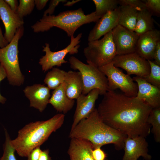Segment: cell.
<instances>
[{"mask_svg": "<svg viewBox=\"0 0 160 160\" xmlns=\"http://www.w3.org/2000/svg\"><path fill=\"white\" fill-rule=\"evenodd\" d=\"M152 16L146 9L138 11L134 32L140 36L154 29Z\"/></svg>", "mask_w": 160, "mask_h": 160, "instance_id": "603a6c76", "label": "cell"}, {"mask_svg": "<svg viewBox=\"0 0 160 160\" xmlns=\"http://www.w3.org/2000/svg\"><path fill=\"white\" fill-rule=\"evenodd\" d=\"M66 71L57 68H53L46 75L44 81L50 89L54 90L63 83Z\"/></svg>", "mask_w": 160, "mask_h": 160, "instance_id": "d4e9b609", "label": "cell"}, {"mask_svg": "<svg viewBox=\"0 0 160 160\" xmlns=\"http://www.w3.org/2000/svg\"><path fill=\"white\" fill-rule=\"evenodd\" d=\"M4 1L9 6L11 9L16 12L18 6V1L17 0H5Z\"/></svg>", "mask_w": 160, "mask_h": 160, "instance_id": "f35d334b", "label": "cell"}, {"mask_svg": "<svg viewBox=\"0 0 160 160\" xmlns=\"http://www.w3.org/2000/svg\"><path fill=\"white\" fill-rule=\"evenodd\" d=\"M7 77L6 72L2 65L0 63V83L1 82ZM6 98L2 96L0 93V103L2 104L5 103Z\"/></svg>", "mask_w": 160, "mask_h": 160, "instance_id": "8d00e7d4", "label": "cell"}, {"mask_svg": "<svg viewBox=\"0 0 160 160\" xmlns=\"http://www.w3.org/2000/svg\"><path fill=\"white\" fill-rule=\"evenodd\" d=\"M34 0H20L16 12L21 19L30 15L33 11L35 6Z\"/></svg>", "mask_w": 160, "mask_h": 160, "instance_id": "f1b7e54d", "label": "cell"}, {"mask_svg": "<svg viewBox=\"0 0 160 160\" xmlns=\"http://www.w3.org/2000/svg\"><path fill=\"white\" fill-rule=\"evenodd\" d=\"M118 7L102 15L96 22L95 25L89 33L88 38L89 42L99 39L119 24Z\"/></svg>", "mask_w": 160, "mask_h": 160, "instance_id": "9a60e30c", "label": "cell"}, {"mask_svg": "<svg viewBox=\"0 0 160 160\" xmlns=\"http://www.w3.org/2000/svg\"><path fill=\"white\" fill-rule=\"evenodd\" d=\"M65 116L60 113L46 121L29 123L18 131L15 139L10 140L11 145L20 156L27 157L33 150L40 146L52 132L61 127Z\"/></svg>", "mask_w": 160, "mask_h": 160, "instance_id": "7a4b0ae2", "label": "cell"}, {"mask_svg": "<svg viewBox=\"0 0 160 160\" xmlns=\"http://www.w3.org/2000/svg\"><path fill=\"white\" fill-rule=\"evenodd\" d=\"M150 67V71L149 74L143 78L147 82L160 89V66L154 62L148 60Z\"/></svg>", "mask_w": 160, "mask_h": 160, "instance_id": "83f0119b", "label": "cell"}, {"mask_svg": "<svg viewBox=\"0 0 160 160\" xmlns=\"http://www.w3.org/2000/svg\"><path fill=\"white\" fill-rule=\"evenodd\" d=\"M50 90L48 87L43 84H35L27 86L23 91L30 101V106L42 112L49 103L51 97Z\"/></svg>", "mask_w": 160, "mask_h": 160, "instance_id": "ac0fdd59", "label": "cell"}, {"mask_svg": "<svg viewBox=\"0 0 160 160\" xmlns=\"http://www.w3.org/2000/svg\"><path fill=\"white\" fill-rule=\"evenodd\" d=\"M41 151L40 146L35 148L27 156V160H39Z\"/></svg>", "mask_w": 160, "mask_h": 160, "instance_id": "e575fe53", "label": "cell"}, {"mask_svg": "<svg viewBox=\"0 0 160 160\" xmlns=\"http://www.w3.org/2000/svg\"><path fill=\"white\" fill-rule=\"evenodd\" d=\"M69 62L71 68L78 70L81 75L82 94L86 95L92 90L97 89L100 91V95H103L108 91L107 78L98 68L85 64L73 56L69 58Z\"/></svg>", "mask_w": 160, "mask_h": 160, "instance_id": "52a82bcc", "label": "cell"}, {"mask_svg": "<svg viewBox=\"0 0 160 160\" xmlns=\"http://www.w3.org/2000/svg\"><path fill=\"white\" fill-rule=\"evenodd\" d=\"M66 0H52L49 3L48 8L44 12L43 16L52 15L55 11V8L60 3H65Z\"/></svg>", "mask_w": 160, "mask_h": 160, "instance_id": "d6a6232c", "label": "cell"}, {"mask_svg": "<svg viewBox=\"0 0 160 160\" xmlns=\"http://www.w3.org/2000/svg\"><path fill=\"white\" fill-rule=\"evenodd\" d=\"M143 1L145 4L146 9L152 16L160 17V0H146Z\"/></svg>", "mask_w": 160, "mask_h": 160, "instance_id": "4dcf8cb0", "label": "cell"}, {"mask_svg": "<svg viewBox=\"0 0 160 160\" xmlns=\"http://www.w3.org/2000/svg\"><path fill=\"white\" fill-rule=\"evenodd\" d=\"M71 140L67 151L71 160H95L92 153L94 148L90 142L75 138Z\"/></svg>", "mask_w": 160, "mask_h": 160, "instance_id": "d6986e66", "label": "cell"}, {"mask_svg": "<svg viewBox=\"0 0 160 160\" xmlns=\"http://www.w3.org/2000/svg\"><path fill=\"white\" fill-rule=\"evenodd\" d=\"M154 62L157 65L160 66V41H159L156 45L153 55Z\"/></svg>", "mask_w": 160, "mask_h": 160, "instance_id": "d590c367", "label": "cell"}, {"mask_svg": "<svg viewBox=\"0 0 160 160\" xmlns=\"http://www.w3.org/2000/svg\"><path fill=\"white\" fill-rule=\"evenodd\" d=\"M98 68L107 78L108 91L119 89L127 96H136L138 92L136 83L130 76L115 67L112 61Z\"/></svg>", "mask_w": 160, "mask_h": 160, "instance_id": "ba28073f", "label": "cell"}, {"mask_svg": "<svg viewBox=\"0 0 160 160\" xmlns=\"http://www.w3.org/2000/svg\"><path fill=\"white\" fill-rule=\"evenodd\" d=\"M147 122L152 127L154 140L160 142V107L152 108L147 119Z\"/></svg>", "mask_w": 160, "mask_h": 160, "instance_id": "484cf974", "label": "cell"}, {"mask_svg": "<svg viewBox=\"0 0 160 160\" xmlns=\"http://www.w3.org/2000/svg\"><path fill=\"white\" fill-rule=\"evenodd\" d=\"M5 140L3 146V153L0 160H17L15 155V150L10 144V138L5 129Z\"/></svg>", "mask_w": 160, "mask_h": 160, "instance_id": "f546056e", "label": "cell"}, {"mask_svg": "<svg viewBox=\"0 0 160 160\" xmlns=\"http://www.w3.org/2000/svg\"><path fill=\"white\" fill-rule=\"evenodd\" d=\"M148 146L145 137L139 136L132 138L127 137L124 141L122 160H137L140 156L145 160H151L152 157L148 153Z\"/></svg>", "mask_w": 160, "mask_h": 160, "instance_id": "5bb4252c", "label": "cell"}, {"mask_svg": "<svg viewBox=\"0 0 160 160\" xmlns=\"http://www.w3.org/2000/svg\"><path fill=\"white\" fill-rule=\"evenodd\" d=\"M82 35L80 33L75 37L74 36L71 37L69 44L63 49L56 52L52 51L49 44L45 43V46L43 47V51L45 52V54L40 59L39 62L42 71L45 72L55 66L60 67L63 64L67 63L68 61L64 58L68 54L73 55L78 52L80 47L79 44Z\"/></svg>", "mask_w": 160, "mask_h": 160, "instance_id": "9c48e42d", "label": "cell"}, {"mask_svg": "<svg viewBox=\"0 0 160 160\" xmlns=\"http://www.w3.org/2000/svg\"><path fill=\"white\" fill-rule=\"evenodd\" d=\"M120 5H129L138 11L146 9L145 4L143 1L140 0H119Z\"/></svg>", "mask_w": 160, "mask_h": 160, "instance_id": "1f68e13d", "label": "cell"}, {"mask_svg": "<svg viewBox=\"0 0 160 160\" xmlns=\"http://www.w3.org/2000/svg\"><path fill=\"white\" fill-rule=\"evenodd\" d=\"M63 84L65 93L69 98L76 99L82 94L83 82L79 72H66Z\"/></svg>", "mask_w": 160, "mask_h": 160, "instance_id": "44dd1931", "label": "cell"}, {"mask_svg": "<svg viewBox=\"0 0 160 160\" xmlns=\"http://www.w3.org/2000/svg\"><path fill=\"white\" fill-rule=\"evenodd\" d=\"M74 100L69 98L67 96L62 84L54 90L49 101L56 111L60 113L65 114L73 108Z\"/></svg>", "mask_w": 160, "mask_h": 160, "instance_id": "ffe728a7", "label": "cell"}, {"mask_svg": "<svg viewBox=\"0 0 160 160\" xmlns=\"http://www.w3.org/2000/svg\"><path fill=\"white\" fill-rule=\"evenodd\" d=\"M0 18L4 24V37L9 43L14 37L17 30L23 26V19L12 11L3 0H0Z\"/></svg>", "mask_w": 160, "mask_h": 160, "instance_id": "4fadbf2b", "label": "cell"}, {"mask_svg": "<svg viewBox=\"0 0 160 160\" xmlns=\"http://www.w3.org/2000/svg\"><path fill=\"white\" fill-rule=\"evenodd\" d=\"M23 26L18 28L10 42L0 48V63L4 68L9 84L20 86L24 82V77L21 71L18 57V44L23 35Z\"/></svg>", "mask_w": 160, "mask_h": 160, "instance_id": "277c9868", "label": "cell"}, {"mask_svg": "<svg viewBox=\"0 0 160 160\" xmlns=\"http://www.w3.org/2000/svg\"><path fill=\"white\" fill-rule=\"evenodd\" d=\"M101 17L97 15L95 12L85 15L82 9L79 8L64 11L57 15L43 16L31 27L36 33L47 31L53 27H57L64 31L71 38L74 36L75 31L81 26L96 22Z\"/></svg>", "mask_w": 160, "mask_h": 160, "instance_id": "3957f363", "label": "cell"}, {"mask_svg": "<svg viewBox=\"0 0 160 160\" xmlns=\"http://www.w3.org/2000/svg\"><path fill=\"white\" fill-rule=\"evenodd\" d=\"M105 125L95 108L88 117L71 129L69 137L87 140L92 144L94 149L101 148L104 145Z\"/></svg>", "mask_w": 160, "mask_h": 160, "instance_id": "5b68a950", "label": "cell"}, {"mask_svg": "<svg viewBox=\"0 0 160 160\" xmlns=\"http://www.w3.org/2000/svg\"><path fill=\"white\" fill-rule=\"evenodd\" d=\"M113 39L116 55H123L135 52L139 36L135 32L118 24L112 30Z\"/></svg>", "mask_w": 160, "mask_h": 160, "instance_id": "8fae6325", "label": "cell"}, {"mask_svg": "<svg viewBox=\"0 0 160 160\" xmlns=\"http://www.w3.org/2000/svg\"><path fill=\"white\" fill-rule=\"evenodd\" d=\"M83 53L87 64L98 68L112 62L116 54L112 31L100 39L89 42Z\"/></svg>", "mask_w": 160, "mask_h": 160, "instance_id": "8992f818", "label": "cell"}, {"mask_svg": "<svg viewBox=\"0 0 160 160\" xmlns=\"http://www.w3.org/2000/svg\"><path fill=\"white\" fill-rule=\"evenodd\" d=\"M9 43L6 40L3 36L0 26V48H3L7 45Z\"/></svg>", "mask_w": 160, "mask_h": 160, "instance_id": "60d3db41", "label": "cell"}, {"mask_svg": "<svg viewBox=\"0 0 160 160\" xmlns=\"http://www.w3.org/2000/svg\"><path fill=\"white\" fill-rule=\"evenodd\" d=\"M118 8L119 24L134 32L138 11L129 5H120Z\"/></svg>", "mask_w": 160, "mask_h": 160, "instance_id": "7402d4cb", "label": "cell"}, {"mask_svg": "<svg viewBox=\"0 0 160 160\" xmlns=\"http://www.w3.org/2000/svg\"><path fill=\"white\" fill-rule=\"evenodd\" d=\"M97 108L103 122L127 136L146 138L151 126L147 122L152 108L136 97L108 91Z\"/></svg>", "mask_w": 160, "mask_h": 160, "instance_id": "6da1fadb", "label": "cell"}, {"mask_svg": "<svg viewBox=\"0 0 160 160\" xmlns=\"http://www.w3.org/2000/svg\"><path fill=\"white\" fill-rule=\"evenodd\" d=\"M100 95L97 89L90 91L86 95L81 94L76 99V106L71 129L81 120L88 117L95 109V103Z\"/></svg>", "mask_w": 160, "mask_h": 160, "instance_id": "7c38bea8", "label": "cell"}, {"mask_svg": "<svg viewBox=\"0 0 160 160\" xmlns=\"http://www.w3.org/2000/svg\"><path fill=\"white\" fill-rule=\"evenodd\" d=\"M132 78L138 87L136 97L145 102L152 108L160 107V89L149 83L143 78L135 76Z\"/></svg>", "mask_w": 160, "mask_h": 160, "instance_id": "e0dca14e", "label": "cell"}, {"mask_svg": "<svg viewBox=\"0 0 160 160\" xmlns=\"http://www.w3.org/2000/svg\"><path fill=\"white\" fill-rule=\"evenodd\" d=\"M48 0H35V5L39 10H41L45 7Z\"/></svg>", "mask_w": 160, "mask_h": 160, "instance_id": "74e56055", "label": "cell"}, {"mask_svg": "<svg viewBox=\"0 0 160 160\" xmlns=\"http://www.w3.org/2000/svg\"><path fill=\"white\" fill-rule=\"evenodd\" d=\"M160 41V31L154 29L148 31L139 36L135 52L147 60H152L157 44Z\"/></svg>", "mask_w": 160, "mask_h": 160, "instance_id": "2e32d148", "label": "cell"}, {"mask_svg": "<svg viewBox=\"0 0 160 160\" xmlns=\"http://www.w3.org/2000/svg\"><path fill=\"white\" fill-rule=\"evenodd\" d=\"M127 136L105 124L104 138V145L113 144L117 150L124 148L125 140Z\"/></svg>", "mask_w": 160, "mask_h": 160, "instance_id": "cb8c5ba5", "label": "cell"}, {"mask_svg": "<svg viewBox=\"0 0 160 160\" xmlns=\"http://www.w3.org/2000/svg\"><path fill=\"white\" fill-rule=\"evenodd\" d=\"M81 0H73L71 1H67L64 4V6H65L70 7L73 6L75 4L80 1Z\"/></svg>", "mask_w": 160, "mask_h": 160, "instance_id": "b9f144b4", "label": "cell"}, {"mask_svg": "<svg viewBox=\"0 0 160 160\" xmlns=\"http://www.w3.org/2000/svg\"><path fill=\"white\" fill-rule=\"evenodd\" d=\"M96 9V15L101 17L108 12L114 10L119 4L117 0H93Z\"/></svg>", "mask_w": 160, "mask_h": 160, "instance_id": "4316f807", "label": "cell"}, {"mask_svg": "<svg viewBox=\"0 0 160 160\" xmlns=\"http://www.w3.org/2000/svg\"><path fill=\"white\" fill-rule=\"evenodd\" d=\"M48 149L42 151L39 160H52L51 158L49 155Z\"/></svg>", "mask_w": 160, "mask_h": 160, "instance_id": "ab89813d", "label": "cell"}, {"mask_svg": "<svg viewBox=\"0 0 160 160\" xmlns=\"http://www.w3.org/2000/svg\"><path fill=\"white\" fill-rule=\"evenodd\" d=\"M112 62L115 67L124 69L129 76L134 74L144 78L150 72V67L148 61L135 52L116 55Z\"/></svg>", "mask_w": 160, "mask_h": 160, "instance_id": "30bf717a", "label": "cell"}, {"mask_svg": "<svg viewBox=\"0 0 160 160\" xmlns=\"http://www.w3.org/2000/svg\"><path fill=\"white\" fill-rule=\"evenodd\" d=\"M92 153L95 160H105V159L106 154L100 147L93 149Z\"/></svg>", "mask_w": 160, "mask_h": 160, "instance_id": "836d02e7", "label": "cell"}]
</instances>
